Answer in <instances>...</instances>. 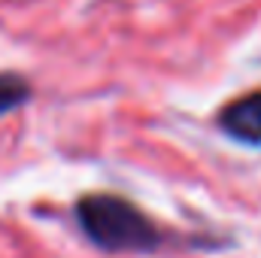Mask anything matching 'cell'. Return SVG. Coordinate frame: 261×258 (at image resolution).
<instances>
[{
  "instance_id": "7a4b0ae2",
  "label": "cell",
  "mask_w": 261,
  "mask_h": 258,
  "mask_svg": "<svg viewBox=\"0 0 261 258\" xmlns=\"http://www.w3.org/2000/svg\"><path fill=\"white\" fill-rule=\"evenodd\" d=\"M219 131L240 143V146H261V91H249L243 97H234L231 104L222 107L219 119H216Z\"/></svg>"
},
{
  "instance_id": "3957f363",
  "label": "cell",
  "mask_w": 261,
  "mask_h": 258,
  "mask_svg": "<svg viewBox=\"0 0 261 258\" xmlns=\"http://www.w3.org/2000/svg\"><path fill=\"white\" fill-rule=\"evenodd\" d=\"M31 97V88L21 76H12V73H0V116L18 110L24 100Z\"/></svg>"
},
{
  "instance_id": "6da1fadb",
  "label": "cell",
  "mask_w": 261,
  "mask_h": 258,
  "mask_svg": "<svg viewBox=\"0 0 261 258\" xmlns=\"http://www.w3.org/2000/svg\"><path fill=\"white\" fill-rule=\"evenodd\" d=\"M76 225L91 246L103 252H134L149 255L164 249L167 234L158 222L143 213L125 194L88 192L76 200Z\"/></svg>"
}]
</instances>
